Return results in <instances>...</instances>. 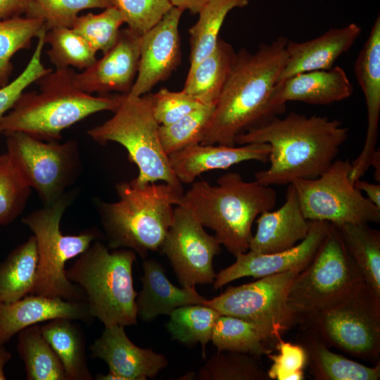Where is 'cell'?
<instances>
[{
    "label": "cell",
    "instance_id": "1",
    "mask_svg": "<svg viewBox=\"0 0 380 380\" xmlns=\"http://www.w3.org/2000/svg\"><path fill=\"white\" fill-rule=\"evenodd\" d=\"M348 137L338 120L291 113L275 116L236 137L235 145L267 144L270 167L254 174L265 186L285 185L297 179H314L332 165Z\"/></svg>",
    "mask_w": 380,
    "mask_h": 380
},
{
    "label": "cell",
    "instance_id": "2",
    "mask_svg": "<svg viewBox=\"0 0 380 380\" xmlns=\"http://www.w3.org/2000/svg\"><path fill=\"white\" fill-rule=\"evenodd\" d=\"M287 41L279 36L255 53H236L201 144L234 146L236 136L278 116L270 96L286 61Z\"/></svg>",
    "mask_w": 380,
    "mask_h": 380
},
{
    "label": "cell",
    "instance_id": "3",
    "mask_svg": "<svg viewBox=\"0 0 380 380\" xmlns=\"http://www.w3.org/2000/svg\"><path fill=\"white\" fill-rule=\"evenodd\" d=\"M72 68H56L35 83L39 91L23 92L0 120L1 133L21 132L57 141L69 127L98 112H115L124 94L94 96L75 84Z\"/></svg>",
    "mask_w": 380,
    "mask_h": 380
},
{
    "label": "cell",
    "instance_id": "4",
    "mask_svg": "<svg viewBox=\"0 0 380 380\" xmlns=\"http://www.w3.org/2000/svg\"><path fill=\"white\" fill-rule=\"evenodd\" d=\"M276 203L277 193L270 186L246 182L240 174L229 172L214 186L205 181L194 182L179 205L203 227L213 230L219 243L236 256L249 249L255 218Z\"/></svg>",
    "mask_w": 380,
    "mask_h": 380
},
{
    "label": "cell",
    "instance_id": "5",
    "mask_svg": "<svg viewBox=\"0 0 380 380\" xmlns=\"http://www.w3.org/2000/svg\"><path fill=\"white\" fill-rule=\"evenodd\" d=\"M118 201H99L97 208L110 249L128 248L146 259L159 251L184 194L168 184H116Z\"/></svg>",
    "mask_w": 380,
    "mask_h": 380
},
{
    "label": "cell",
    "instance_id": "6",
    "mask_svg": "<svg viewBox=\"0 0 380 380\" xmlns=\"http://www.w3.org/2000/svg\"><path fill=\"white\" fill-rule=\"evenodd\" d=\"M137 259L131 249L110 248L99 240L76 258L65 270L68 279L83 291L90 312L104 327L137 323L132 267Z\"/></svg>",
    "mask_w": 380,
    "mask_h": 380
},
{
    "label": "cell",
    "instance_id": "7",
    "mask_svg": "<svg viewBox=\"0 0 380 380\" xmlns=\"http://www.w3.org/2000/svg\"><path fill=\"white\" fill-rule=\"evenodd\" d=\"M76 196V189H70L54 203L44 205L22 219L33 233L38 253L37 278L32 294L86 301L81 288L68 279L65 264L101 238V234L95 228L78 234L62 233L63 215Z\"/></svg>",
    "mask_w": 380,
    "mask_h": 380
},
{
    "label": "cell",
    "instance_id": "8",
    "mask_svg": "<svg viewBox=\"0 0 380 380\" xmlns=\"http://www.w3.org/2000/svg\"><path fill=\"white\" fill-rule=\"evenodd\" d=\"M152 105L153 94L141 96L124 94L114 115L89 129L87 134L101 145L113 141L126 149L129 160L139 170L137 177L132 179L135 184L163 182L183 191L161 146L160 125L153 116Z\"/></svg>",
    "mask_w": 380,
    "mask_h": 380
},
{
    "label": "cell",
    "instance_id": "9",
    "mask_svg": "<svg viewBox=\"0 0 380 380\" xmlns=\"http://www.w3.org/2000/svg\"><path fill=\"white\" fill-rule=\"evenodd\" d=\"M298 323L328 346L379 363L380 298L365 282Z\"/></svg>",
    "mask_w": 380,
    "mask_h": 380
},
{
    "label": "cell",
    "instance_id": "10",
    "mask_svg": "<svg viewBox=\"0 0 380 380\" xmlns=\"http://www.w3.org/2000/svg\"><path fill=\"white\" fill-rule=\"evenodd\" d=\"M363 282L337 227L329 223L315 256L291 284L287 303L298 324Z\"/></svg>",
    "mask_w": 380,
    "mask_h": 380
},
{
    "label": "cell",
    "instance_id": "11",
    "mask_svg": "<svg viewBox=\"0 0 380 380\" xmlns=\"http://www.w3.org/2000/svg\"><path fill=\"white\" fill-rule=\"evenodd\" d=\"M8 154L18 173L44 205L60 199L82 173L76 140L45 141L21 132L4 133Z\"/></svg>",
    "mask_w": 380,
    "mask_h": 380
},
{
    "label": "cell",
    "instance_id": "12",
    "mask_svg": "<svg viewBox=\"0 0 380 380\" xmlns=\"http://www.w3.org/2000/svg\"><path fill=\"white\" fill-rule=\"evenodd\" d=\"M351 163L335 160L314 179L292 182L301 210L309 221L343 224L379 223L380 208L373 204L350 180Z\"/></svg>",
    "mask_w": 380,
    "mask_h": 380
},
{
    "label": "cell",
    "instance_id": "13",
    "mask_svg": "<svg viewBox=\"0 0 380 380\" xmlns=\"http://www.w3.org/2000/svg\"><path fill=\"white\" fill-rule=\"evenodd\" d=\"M300 271L291 270L258 279L238 286H229L203 305L220 315L249 322L260 328L276 344L298 319L287 303L291 284Z\"/></svg>",
    "mask_w": 380,
    "mask_h": 380
},
{
    "label": "cell",
    "instance_id": "14",
    "mask_svg": "<svg viewBox=\"0 0 380 380\" xmlns=\"http://www.w3.org/2000/svg\"><path fill=\"white\" fill-rule=\"evenodd\" d=\"M159 251L168 258L182 287L213 284V259L220 253L221 244L186 207L175 208L173 222Z\"/></svg>",
    "mask_w": 380,
    "mask_h": 380
},
{
    "label": "cell",
    "instance_id": "15",
    "mask_svg": "<svg viewBox=\"0 0 380 380\" xmlns=\"http://www.w3.org/2000/svg\"><path fill=\"white\" fill-rule=\"evenodd\" d=\"M184 10L173 6L150 30L141 36L138 72L127 94L141 96L166 80L181 61L179 23Z\"/></svg>",
    "mask_w": 380,
    "mask_h": 380
},
{
    "label": "cell",
    "instance_id": "16",
    "mask_svg": "<svg viewBox=\"0 0 380 380\" xmlns=\"http://www.w3.org/2000/svg\"><path fill=\"white\" fill-rule=\"evenodd\" d=\"M329 226L328 222L310 221L305 238L284 251L263 254L249 251L237 255L232 265L216 274L214 289L246 277L259 279L291 270L302 271L315 256L327 234Z\"/></svg>",
    "mask_w": 380,
    "mask_h": 380
},
{
    "label": "cell",
    "instance_id": "17",
    "mask_svg": "<svg viewBox=\"0 0 380 380\" xmlns=\"http://www.w3.org/2000/svg\"><path fill=\"white\" fill-rule=\"evenodd\" d=\"M140 39L141 35L128 27L120 30L115 44L108 52L81 72H76V85L90 94H129L138 72Z\"/></svg>",
    "mask_w": 380,
    "mask_h": 380
},
{
    "label": "cell",
    "instance_id": "18",
    "mask_svg": "<svg viewBox=\"0 0 380 380\" xmlns=\"http://www.w3.org/2000/svg\"><path fill=\"white\" fill-rule=\"evenodd\" d=\"M354 72L365 96L367 127L364 146L351 163L350 180L354 184L371 167L377 151L380 113V16L378 15L369 37L354 64Z\"/></svg>",
    "mask_w": 380,
    "mask_h": 380
},
{
    "label": "cell",
    "instance_id": "19",
    "mask_svg": "<svg viewBox=\"0 0 380 380\" xmlns=\"http://www.w3.org/2000/svg\"><path fill=\"white\" fill-rule=\"evenodd\" d=\"M89 350L91 357L105 362L109 371L122 380L153 378L168 364L163 355L136 346L127 336L125 327L118 324L104 327Z\"/></svg>",
    "mask_w": 380,
    "mask_h": 380
},
{
    "label": "cell",
    "instance_id": "20",
    "mask_svg": "<svg viewBox=\"0 0 380 380\" xmlns=\"http://www.w3.org/2000/svg\"><path fill=\"white\" fill-rule=\"evenodd\" d=\"M57 318L85 323L94 319L84 300L28 294L13 302L0 303V345L28 327Z\"/></svg>",
    "mask_w": 380,
    "mask_h": 380
},
{
    "label": "cell",
    "instance_id": "21",
    "mask_svg": "<svg viewBox=\"0 0 380 380\" xmlns=\"http://www.w3.org/2000/svg\"><path fill=\"white\" fill-rule=\"evenodd\" d=\"M353 91V86L344 70L335 66L299 73L277 82L270 96V105L279 115L284 112L288 101L328 105L350 97Z\"/></svg>",
    "mask_w": 380,
    "mask_h": 380
},
{
    "label": "cell",
    "instance_id": "22",
    "mask_svg": "<svg viewBox=\"0 0 380 380\" xmlns=\"http://www.w3.org/2000/svg\"><path fill=\"white\" fill-rule=\"evenodd\" d=\"M270 147L267 144L242 145L201 144L191 146L169 157L171 168L181 183H193L195 179L213 170H226L248 160L268 161Z\"/></svg>",
    "mask_w": 380,
    "mask_h": 380
},
{
    "label": "cell",
    "instance_id": "23",
    "mask_svg": "<svg viewBox=\"0 0 380 380\" xmlns=\"http://www.w3.org/2000/svg\"><path fill=\"white\" fill-rule=\"evenodd\" d=\"M361 32L362 28L353 23L331 29L309 41L296 42L288 39L286 58L277 82L299 73L331 68L335 61L350 49Z\"/></svg>",
    "mask_w": 380,
    "mask_h": 380
},
{
    "label": "cell",
    "instance_id": "24",
    "mask_svg": "<svg viewBox=\"0 0 380 380\" xmlns=\"http://www.w3.org/2000/svg\"><path fill=\"white\" fill-rule=\"evenodd\" d=\"M256 223L248 250L263 254L291 248L305 238L310 227L292 184H288L284 204L274 211L262 213Z\"/></svg>",
    "mask_w": 380,
    "mask_h": 380
},
{
    "label": "cell",
    "instance_id": "25",
    "mask_svg": "<svg viewBox=\"0 0 380 380\" xmlns=\"http://www.w3.org/2000/svg\"><path fill=\"white\" fill-rule=\"evenodd\" d=\"M142 289L136 298L137 317L148 322L160 315H170L176 308L203 304L207 299L195 287H177L167 279L165 269L154 259L142 264Z\"/></svg>",
    "mask_w": 380,
    "mask_h": 380
},
{
    "label": "cell",
    "instance_id": "26",
    "mask_svg": "<svg viewBox=\"0 0 380 380\" xmlns=\"http://www.w3.org/2000/svg\"><path fill=\"white\" fill-rule=\"evenodd\" d=\"M300 345L307 355V365L316 380H378L380 365L368 367L337 354L312 331L305 329Z\"/></svg>",
    "mask_w": 380,
    "mask_h": 380
},
{
    "label": "cell",
    "instance_id": "27",
    "mask_svg": "<svg viewBox=\"0 0 380 380\" xmlns=\"http://www.w3.org/2000/svg\"><path fill=\"white\" fill-rule=\"evenodd\" d=\"M235 56L232 46L220 38L214 51L189 69L182 90L203 105L215 106Z\"/></svg>",
    "mask_w": 380,
    "mask_h": 380
},
{
    "label": "cell",
    "instance_id": "28",
    "mask_svg": "<svg viewBox=\"0 0 380 380\" xmlns=\"http://www.w3.org/2000/svg\"><path fill=\"white\" fill-rule=\"evenodd\" d=\"M72 320L57 318L40 325L42 333L64 369L67 380H92L88 367L85 338Z\"/></svg>",
    "mask_w": 380,
    "mask_h": 380
},
{
    "label": "cell",
    "instance_id": "29",
    "mask_svg": "<svg viewBox=\"0 0 380 380\" xmlns=\"http://www.w3.org/2000/svg\"><path fill=\"white\" fill-rule=\"evenodd\" d=\"M37 267L38 253L32 235L0 262V303L13 302L32 294Z\"/></svg>",
    "mask_w": 380,
    "mask_h": 380
},
{
    "label": "cell",
    "instance_id": "30",
    "mask_svg": "<svg viewBox=\"0 0 380 380\" xmlns=\"http://www.w3.org/2000/svg\"><path fill=\"white\" fill-rule=\"evenodd\" d=\"M366 285L380 298V232L368 224L335 225Z\"/></svg>",
    "mask_w": 380,
    "mask_h": 380
},
{
    "label": "cell",
    "instance_id": "31",
    "mask_svg": "<svg viewBox=\"0 0 380 380\" xmlns=\"http://www.w3.org/2000/svg\"><path fill=\"white\" fill-rule=\"evenodd\" d=\"M210 341L217 351L238 352L254 357L272 353L275 346L256 325L223 315L216 320Z\"/></svg>",
    "mask_w": 380,
    "mask_h": 380
},
{
    "label": "cell",
    "instance_id": "32",
    "mask_svg": "<svg viewBox=\"0 0 380 380\" xmlns=\"http://www.w3.org/2000/svg\"><path fill=\"white\" fill-rule=\"evenodd\" d=\"M17 351L27 380H67L63 365L44 337L39 324L18 334Z\"/></svg>",
    "mask_w": 380,
    "mask_h": 380
},
{
    "label": "cell",
    "instance_id": "33",
    "mask_svg": "<svg viewBox=\"0 0 380 380\" xmlns=\"http://www.w3.org/2000/svg\"><path fill=\"white\" fill-rule=\"evenodd\" d=\"M249 0H210L198 13L197 22L189 30L190 67H194L215 49L220 30L228 13L246 6Z\"/></svg>",
    "mask_w": 380,
    "mask_h": 380
},
{
    "label": "cell",
    "instance_id": "34",
    "mask_svg": "<svg viewBox=\"0 0 380 380\" xmlns=\"http://www.w3.org/2000/svg\"><path fill=\"white\" fill-rule=\"evenodd\" d=\"M220 314L213 308L193 304L176 308L169 315L166 328L171 338L186 346L200 343L203 357L205 346L211 339L213 329Z\"/></svg>",
    "mask_w": 380,
    "mask_h": 380
},
{
    "label": "cell",
    "instance_id": "35",
    "mask_svg": "<svg viewBox=\"0 0 380 380\" xmlns=\"http://www.w3.org/2000/svg\"><path fill=\"white\" fill-rule=\"evenodd\" d=\"M46 27L44 20L38 18L15 16L0 20V89L9 83L12 57L28 49Z\"/></svg>",
    "mask_w": 380,
    "mask_h": 380
},
{
    "label": "cell",
    "instance_id": "36",
    "mask_svg": "<svg viewBox=\"0 0 380 380\" xmlns=\"http://www.w3.org/2000/svg\"><path fill=\"white\" fill-rule=\"evenodd\" d=\"M44 42L50 46L46 53L56 68H76L83 70L97 59L96 52L71 27L48 30Z\"/></svg>",
    "mask_w": 380,
    "mask_h": 380
},
{
    "label": "cell",
    "instance_id": "37",
    "mask_svg": "<svg viewBox=\"0 0 380 380\" xmlns=\"http://www.w3.org/2000/svg\"><path fill=\"white\" fill-rule=\"evenodd\" d=\"M198 380H268L267 373L251 355L217 351L195 375Z\"/></svg>",
    "mask_w": 380,
    "mask_h": 380
},
{
    "label": "cell",
    "instance_id": "38",
    "mask_svg": "<svg viewBox=\"0 0 380 380\" xmlns=\"http://www.w3.org/2000/svg\"><path fill=\"white\" fill-rule=\"evenodd\" d=\"M215 107L203 106L170 125L159 126L160 144L167 156L201 143Z\"/></svg>",
    "mask_w": 380,
    "mask_h": 380
},
{
    "label": "cell",
    "instance_id": "39",
    "mask_svg": "<svg viewBox=\"0 0 380 380\" xmlns=\"http://www.w3.org/2000/svg\"><path fill=\"white\" fill-rule=\"evenodd\" d=\"M125 23L123 17L115 6L108 7L98 14L89 13L78 15L72 27L97 53L108 52L115 44Z\"/></svg>",
    "mask_w": 380,
    "mask_h": 380
},
{
    "label": "cell",
    "instance_id": "40",
    "mask_svg": "<svg viewBox=\"0 0 380 380\" xmlns=\"http://www.w3.org/2000/svg\"><path fill=\"white\" fill-rule=\"evenodd\" d=\"M111 6L113 0H30L25 16L44 20L48 30L72 27L83 10Z\"/></svg>",
    "mask_w": 380,
    "mask_h": 380
},
{
    "label": "cell",
    "instance_id": "41",
    "mask_svg": "<svg viewBox=\"0 0 380 380\" xmlns=\"http://www.w3.org/2000/svg\"><path fill=\"white\" fill-rule=\"evenodd\" d=\"M32 189L22 179L6 153L0 154V226L23 212Z\"/></svg>",
    "mask_w": 380,
    "mask_h": 380
},
{
    "label": "cell",
    "instance_id": "42",
    "mask_svg": "<svg viewBox=\"0 0 380 380\" xmlns=\"http://www.w3.org/2000/svg\"><path fill=\"white\" fill-rule=\"evenodd\" d=\"M128 28L142 35L173 7L170 0H113Z\"/></svg>",
    "mask_w": 380,
    "mask_h": 380
},
{
    "label": "cell",
    "instance_id": "43",
    "mask_svg": "<svg viewBox=\"0 0 380 380\" xmlns=\"http://www.w3.org/2000/svg\"><path fill=\"white\" fill-rule=\"evenodd\" d=\"M46 29L44 28L38 36L32 56L23 72L15 80L0 89V120L11 109L27 87L35 83L40 77L52 70L46 68L42 62Z\"/></svg>",
    "mask_w": 380,
    "mask_h": 380
},
{
    "label": "cell",
    "instance_id": "44",
    "mask_svg": "<svg viewBox=\"0 0 380 380\" xmlns=\"http://www.w3.org/2000/svg\"><path fill=\"white\" fill-rule=\"evenodd\" d=\"M277 354L267 356L272 365L267 372L270 379L303 380L305 379L304 368L307 365V355L304 348L299 344L284 341L278 338L275 346Z\"/></svg>",
    "mask_w": 380,
    "mask_h": 380
},
{
    "label": "cell",
    "instance_id": "45",
    "mask_svg": "<svg viewBox=\"0 0 380 380\" xmlns=\"http://www.w3.org/2000/svg\"><path fill=\"white\" fill-rule=\"evenodd\" d=\"M205 106L184 91L161 89L153 94V114L159 125H168Z\"/></svg>",
    "mask_w": 380,
    "mask_h": 380
},
{
    "label": "cell",
    "instance_id": "46",
    "mask_svg": "<svg viewBox=\"0 0 380 380\" xmlns=\"http://www.w3.org/2000/svg\"><path fill=\"white\" fill-rule=\"evenodd\" d=\"M30 0H0V20L26 13Z\"/></svg>",
    "mask_w": 380,
    "mask_h": 380
},
{
    "label": "cell",
    "instance_id": "47",
    "mask_svg": "<svg viewBox=\"0 0 380 380\" xmlns=\"http://www.w3.org/2000/svg\"><path fill=\"white\" fill-rule=\"evenodd\" d=\"M354 185L360 191H365L367 198L375 205L380 208V184H373L360 179H357Z\"/></svg>",
    "mask_w": 380,
    "mask_h": 380
},
{
    "label": "cell",
    "instance_id": "48",
    "mask_svg": "<svg viewBox=\"0 0 380 380\" xmlns=\"http://www.w3.org/2000/svg\"><path fill=\"white\" fill-rule=\"evenodd\" d=\"M210 0H170L172 6L188 10L191 14H198Z\"/></svg>",
    "mask_w": 380,
    "mask_h": 380
},
{
    "label": "cell",
    "instance_id": "49",
    "mask_svg": "<svg viewBox=\"0 0 380 380\" xmlns=\"http://www.w3.org/2000/svg\"><path fill=\"white\" fill-rule=\"evenodd\" d=\"M11 353L7 350L4 345H0V380H5L4 367L11 359Z\"/></svg>",
    "mask_w": 380,
    "mask_h": 380
},
{
    "label": "cell",
    "instance_id": "50",
    "mask_svg": "<svg viewBox=\"0 0 380 380\" xmlns=\"http://www.w3.org/2000/svg\"><path fill=\"white\" fill-rule=\"evenodd\" d=\"M371 166H372L374 168L375 180L379 182L380 181V151H379V149H377L373 158Z\"/></svg>",
    "mask_w": 380,
    "mask_h": 380
}]
</instances>
